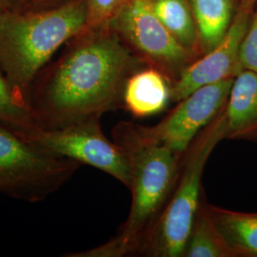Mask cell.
Returning <instances> with one entry per match:
<instances>
[{
	"label": "cell",
	"instance_id": "6",
	"mask_svg": "<svg viewBox=\"0 0 257 257\" xmlns=\"http://www.w3.org/2000/svg\"><path fill=\"white\" fill-rule=\"evenodd\" d=\"M108 27L140 61L161 71L172 84L199 57L167 30L157 18L151 0H128Z\"/></svg>",
	"mask_w": 257,
	"mask_h": 257
},
{
	"label": "cell",
	"instance_id": "17",
	"mask_svg": "<svg viewBox=\"0 0 257 257\" xmlns=\"http://www.w3.org/2000/svg\"><path fill=\"white\" fill-rule=\"evenodd\" d=\"M128 0H85L88 28L108 27L109 22Z\"/></svg>",
	"mask_w": 257,
	"mask_h": 257
},
{
	"label": "cell",
	"instance_id": "2",
	"mask_svg": "<svg viewBox=\"0 0 257 257\" xmlns=\"http://www.w3.org/2000/svg\"><path fill=\"white\" fill-rule=\"evenodd\" d=\"M113 142L124 152L130 168L132 206L115 236L95 248L69 257L138 255L155 227L175 186L183 156L145 138L138 124L118 122L111 131Z\"/></svg>",
	"mask_w": 257,
	"mask_h": 257
},
{
	"label": "cell",
	"instance_id": "12",
	"mask_svg": "<svg viewBox=\"0 0 257 257\" xmlns=\"http://www.w3.org/2000/svg\"><path fill=\"white\" fill-rule=\"evenodd\" d=\"M196 25L199 51L207 54L225 37L239 0H188Z\"/></svg>",
	"mask_w": 257,
	"mask_h": 257
},
{
	"label": "cell",
	"instance_id": "11",
	"mask_svg": "<svg viewBox=\"0 0 257 257\" xmlns=\"http://www.w3.org/2000/svg\"><path fill=\"white\" fill-rule=\"evenodd\" d=\"M172 101V81L154 67L146 66L128 76L123 92V108L137 118L165 110Z\"/></svg>",
	"mask_w": 257,
	"mask_h": 257
},
{
	"label": "cell",
	"instance_id": "14",
	"mask_svg": "<svg viewBox=\"0 0 257 257\" xmlns=\"http://www.w3.org/2000/svg\"><path fill=\"white\" fill-rule=\"evenodd\" d=\"M210 208L235 257H257V212Z\"/></svg>",
	"mask_w": 257,
	"mask_h": 257
},
{
	"label": "cell",
	"instance_id": "18",
	"mask_svg": "<svg viewBox=\"0 0 257 257\" xmlns=\"http://www.w3.org/2000/svg\"><path fill=\"white\" fill-rule=\"evenodd\" d=\"M239 63L242 70H248L257 74V5L241 45Z\"/></svg>",
	"mask_w": 257,
	"mask_h": 257
},
{
	"label": "cell",
	"instance_id": "8",
	"mask_svg": "<svg viewBox=\"0 0 257 257\" xmlns=\"http://www.w3.org/2000/svg\"><path fill=\"white\" fill-rule=\"evenodd\" d=\"M234 77L202 86L184 97L155 126L138 124L148 139L184 156L193 139L227 104Z\"/></svg>",
	"mask_w": 257,
	"mask_h": 257
},
{
	"label": "cell",
	"instance_id": "10",
	"mask_svg": "<svg viewBox=\"0 0 257 257\" xmlns=\"http://www.w3.org/2000/svg\"><path fill=\"white\" fill-rule=\"evenodd\" d=\"M224 138L257 142V74L242 70L224 109Z\"/></svg>",
	"mask_w": 257,
	"mask_h": 257
},
{
	"label": "cell",
	"instance_id": "19",
	"mask_svg": "<svg viewBox=\"0 0 257 257\" xmlns=\"http://www.w3.org/2000/svg\"><path fill=\"white\" fill-rule=\"evenodd\" d=\"M71 0H26L25 11L54 9Z\"/></svg>",
	"mask_w": 257,
	"mask_h": 257
},
{
	"label": "cell",
	"instance_id": "9",
	"mask_svg": "<svg viewBox=\"0 0 257 257\" xmlns=\"http://www.w3.org/2000/svg\"><path fill=\"white\" fill-rule=\"evenodd\" d=\"M256 5L257 0H239L231 25L218 45L195 59L172 84V101H180L202 86L235 77L242 71L240 49Z\"/></svg>",
	"mask_w": 257,
	"mask_h": 257
},
{
	"label": "cell",
	"instance_id": "20",
	"mask_svg": "<svg viewBox=\"0 0 257 257\" xmlns=\"http://www.w3.org/2000/svg\"><path fill=\"white\" fill-rule=\"evenodd\" d=\"M10 11H25L26 0H0Z\"/></svg>",
	"mask_w": 257,
	"mask_h": 257
},
{
	"label": "cell",
	"instance_id": "4",
	"mask_svg": "<svg viewBox=\"0 0 257 257\" xmlns=\"http://www.w3.org/2000/svg\"><path fill=\"white\" fill-rule=\"evenodd\" d=\"M226 106V105H225ZM224 109L193 139L184 154L174 189L138 255L182 257L202 195V175L212 151L224 138Z\"/></svg>",
	"mask_w": 257,
	"mask_h": 257
},
{
	"label": "cell",
	"instance_id": "15",
	"mask_svg": "<svg viewBox=\"0 0 257 257\" xmlns=\"http://www.w3.org/2000/svg\"><path fill=\"white\" fill-rule=\"evenodd\" d=\"M153 9L167 30L184 47L201 56L196 25L188 0H151Z\"/></svg>",
	"mask_w": 257,
	"mask_h": 257
},
{
	"label": "cell",
	"instance_id": "21",
	"mask_svg": "<svg viewBox=\"0 0 257 257\" xmlns=\"http://www.w3.org/2000/svg\"><path fill=\"white\" fill-rule=\"evenodd\" d=\"M10 10L0 1V20L9 12Z\"/></svg>",
	"mask_w": 257,
	"mask_h": 257
},
{
	"label": "cell",
	"instance_id": "5",
	"mask_svg": "<svg viewBox=\"0 0 257 257\" xmlns=\"http://www.w3.org/2000/svg\"><path fill=\"white\" fill-rule=\"evenodd\" d=\"M80 163L50 154L0 125V193L37 203L57 192Z\"/></svg>",
	"mask_w": 257,
	"mask_h": 257
},
{
	"label": "cell",
	"instance_id": "1",
	"mask_svg": "<svg viewBox=\"0 0 257 257\" xmlns=\"http://www.w3.org/2000/svg\"><path fill=\"white\" fill-rule=\"evenodd\" d=\"M143 65L110 28H88L38 73L29 110L43 130L101 118L123 108L126 81Z\"/></svg>",
	"mask_w": 257,
	"mask_h": 257
},
{
	"label": "cell",
	"instance_id": "3",
	"mask_svg": "<svg viewBox=\"0 0 257 257\" xmlns=\"http://www.w3.org/2000/svg\"><path fill=\"white\" fill-rule=\"evenodd\" d=\"M86 29L85 0H71L54 9L9 11L2 18L0 64L19 103L29 109V94L38 73Z\"/></svg>",
	"mask_w": 257,
	"mask_h": 257
},
{
	"label": "cell",
	"instance_id": "13",
	"mask_svg": "<svg viewBox=\"0 0 257 257\" xmlns=\"http://www.w3.org/2000/svg\"><path fill=\"white\" fill-rule=\"evenodd\" d=\"M182 257H235L211 213L204 191Z\"/></svg>",
	"mask_w": 257,
	"mask_h": 257
},
{
	"label": "cell",
	"instance_id": "16",
	"mask_svg": "<svg viewBox=\"0 0 257 257\" xmlns=\"http://www.w3.org/2000/svg\"><path fill=\"white\" fill-rule=\"evenodd\" d=\"M0 125L24 136L37 128L31 111L19 103L0 64Z\"/></svg>",
	"mask_w": 257,
	"mask_h": 257
},
{
	"label": "cell",
	"instance_id": "7",
	"mask_svg": "<svg viewBox=\"0 0 257 257\" xmlns=\"http://www.w3.org/2000/svg\"><path fill=\"white\" fill-rule=\"evenodd\" d=\"M101 118H90L55 130L33 128L20 136L50 154L92 166L130 187V168L124 152L105 137Z\"/></svg>",
	"mask_w": 257,
	"mask_h": 257
}]
</instances>
